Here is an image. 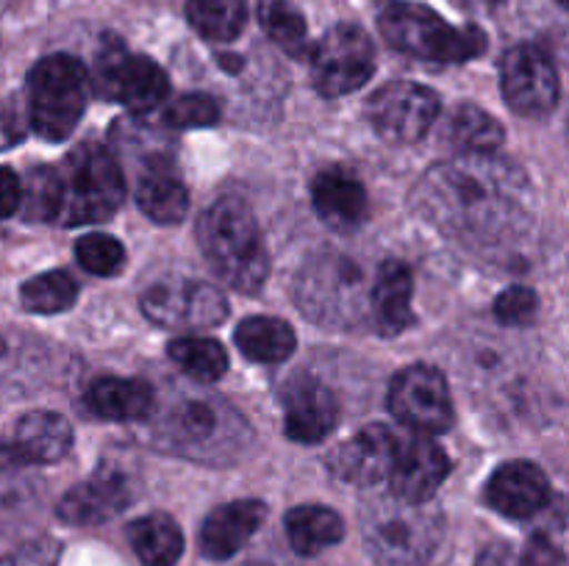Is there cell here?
I'll list each match as a JSON object with an SVG mask.
<instances>
[{"mask_svg":"<svg viewBox=\"0 0 569 566\" xmlns=\"http://www.w3.org/2000/svg\"><path fill=\"white\" fill-rule=\"evenodd\" d=\"M411 203L437 231L476 250L520 242L537 214L526 170L498 153L439 161L420 178Z\"/></svg>","mask_w":569,"mask_h":566,"instance_id":"6da1fadb","label":"cell"},{"mask_svg":"<svg viewBox=\"0 0 569 566\" xmlns=\"http://www.w3.org/2000/svg\"><path fill=\"white\" fill-rule=\"evenodd\" d=\"M156 442L167 453L206 464H226L250 447L253 433L226 400L183 394L172 400L156 420Z\"/></svg>","mask_w":569,"mask_h":566,"instance_id":"7a4b0ae2","label":"cell"},{"mask_svg":"<svg viewBox=\"0 0 569 566\" xmlns=\"http://www.w3.org/2000/svg\"><path fill=\"white\" fill-rule=\"evenodd\" d=\"M198 239L222 283L242 294H253L264 286L270 275V255L244 200L222 198L209 205L200 216Z\"/></svg>","mask_w":569,"mask_h":566,"instance_id":"3957f363","label":"cell"},{"mask_svg":"<svg viewBox=\"0 0 569 566\" xmlns=\"http://www.w3.org/2000/svg\"><path fill=\"white\" fill-rule=\"evenodd\" d=\"M361 533L378 566H428L442 544L445 519L428 503H403L389 494L365 503Z\"/></svg>","mask_w":569,"mask_h":566,"instance_id":"277c9868","label":"cell"},{"mask_svg":"<svg viewBox=\"0 0 569 566\" xmlns=\"http://www.w3.org/2000/svg\"><path fill=\"white\" fill-rule=\"evenodd\" d=\"M370 281L365 270L342 253H317L295 281V300L311 322L326 327H353L370 314Z\"/></svg>","mask_w":569,"mask_h":566,"instance_id":"5b68a950","label":"cell"},{"mask_svg":"<svg viewBox=\"0 0 569 566\" xmlns=\"http://www.w3.org/2000/svg\"><path fill=\"white\" fill-rule=\"evenodd\" d=\"M378 28L395 50L437 64H459L487 48L483 31L450 26L428 6L409 0H387L378 11Z\"/></svg>","mask_w":569,"mask_h":566,"instance_id":"8992f818","label":"cell"},{"mask_svg":"<svg viewBox=\"0 0 569 566\" xmlns=\"http://www.w3.org/2000/svg\"><path fill=\"white\" fill-rule=\"evenodd\" d=\"M56 175L61 189L59 222L64 225L109 220L126 200L120 161L94 142L72 150L61 166H56Z\"/></svg>","mask_w":569,"mask_h":566,"instance_id":"52a82bcc","label":"cell"},{"mask_svg":"<svg viewBox=\"0 0 569 566\" xmlns=\"http://www.w3.org/2000/svg\"><path fill=\"white\" fill-rule=\"evenodd\" d=\"M89 72L76 55L56 53L28 72V122L48 142H61L76 131L87 109Z\"/></svg>","mask_w":569,"mask_h":566,"instance_id":"ba28073f","label":"cell"},{"mask_svg":"<svg viewBox=\"0 0 569 566\" xmlns=\"http://www.w3.org/2000/svg\"><path fill=\"white\" fill-rule=\"evenodd\" d=\"M100 98L117 100L133 111H150L164 103L170 78L148 55H131L114 37H106L94 61L92 81Z\"/></svg>","mask_w":569,"mask_h":566,"instance_id":"9c48e42d","label":"cell"},{"mask_svg":"<svg viewBox=\"0 0 569 566\" xmlns=\"http://www.w3.org/2000/svg\"><path fill=\"white\" fill-rule=\"evenodd\" d=\"M376 72V48L359 26H333L311 50V78L317 92L342 98L365 87Z\"/></svg>","mask_w":569,"mask_h":566,"instance_id":"30bf717a","label":"cell"},{"mask_svg":"<svg viewBox=\"0 0 569 566\" xmlns=\"http://www.w3.org/2000/svg\"><path fill=\"white\" fill-rule=\"evenodd\" d=\"M142 314L164 327H217L228 316V300L217 286L189 277H164L142 292Z\"/></svg>","mask_w":569,"mask_h":566,"instance_id":"8fae6325","label":"cell"},{"mask_svg":"<svg viewBox=\"0 0 569 566\" xmlns=\"http://www.w3.org/2000/svg\"><path fill=\"white\" fill-rule=\"evenodd\" d=\"M389 411L411 431L437 436L453 425V400L439 370L415 364L400 372L389 386Z\"/></svg>","mask_w":569,"mask_h":566,"instance_id":"7c38bea8","label":"cell"},{"mask_svg":"<svg viewBox=\"0 0 569 566\" xmlns=\"http://www.w3.org/2000/svg\"><path fill=\"white\" fill-rule=\"evenodd\" d=\"M439 114V98L428 87L411 81H392L376 89L367 103L372 128L387 142L415 144L431 131Z\"/></svg>","mask_w":569,"mask_h":566,"instance_id":"4fadbf2b","label":"cell"},{"mask_svg":"<svg viewBox=\"0 0 569 566\" xmlns=\"http://www.w3.org/2000/svg\"><path fill=\"white\" fill-rule=\"evenodd\" d=\"M500 89L517 114L548 117L559 103V72L537 44H517L500 61Z\"/></svg>","mask_w":569,"mask_h":566,"instance_id":"5bb4252c","label":"cell"},{"mask_svg":"<svg viewBox=\"0 0 569 566\" xmlns=\"http://www.w3.org/2000/svg\"><path fill=\"white\" fill-rule=\"evenodd\" d=\"M133 499V483L117 466H100L92 477L76 483L70 492L61 497L59 514L61 522L76 527L103 525V522L114 519L117 514L131 505Z\"/></svg>","mask_w":569,"mask_h":566,"instance_id":"9a60e30c","label":"cell"},{"mask_svg":"<svg viewBox=\"0 0 569 566\" xmlns=\"http://www.w3.org/2000/svg\"><path fill=\"white\" fill-rule=\"evenodd\" d=\"M400 438L387 425H367L350 442L339 444L328 455V469L345 483L356 486H376L387 481L398 458Z\"/></svg>","mask_w":569,"mask_h":566,"instance_id":"2e32d148","label":"cell"},{"mask_svg":"<svg viewBox=\"0 0 569 566\" xmlns=\"http://www.w3.org/2000/svg\"><path fill=\"white\" fill-rule=\"evenodd\" d=\"M283 431L298 444H317L337 427L339 400L326 383L298 377L283 392Z\"/></svg>","mask_w":569,"mask_h":566,"instance_id":"e0dca14e","label":"cell"},{"mask_svg":"<svg viewBox=\"0 0 569 566\" xmlns=\"http://www.w3.org/2000/svg\"><path fill=\"white\" fill-rule=\"evenodd\" d=\"M450 472V458L437 442L431 438H415V442H400L398 458L389 472V488L392 497L403 503H428Z\"/></svg>","mask_w":569,"mask_h":566,"instance_id":"ac0fdd59","label":"cell"},{"mask_svg":"<svg viewBox=\"0 0 569 566\" xmlns=\"http://www.w3.org/2000/svg\"><path fill=\"white\" fill-rule=\"evenodd\" d=\"M548 497V477L531 461H509L487 483V503L509 519H528L539 514Z\"/></svg>","mask_w":569,"mask_h":566,"instance_id":"d6986e66","label":"cell"},{"mask_svg":"<svg viewBox=\"0 0 569 566\" xmlns=\"http://www.w3.org/2000/svg\"><path fill=\"white\" fill-rule=\"evenodd\" d=\"M267 505L259 499H237L211 511L200 530V549L209 560H228L264 525Z\"/></svg>","mask_w":569,"mask_h":566,"instance_id":"ffe728a7","label":"cell"},{"mask_svg":"<svg viewBox=\"0 0 569 566\" xmlns=\"http://www.w3.org/2000/svg\"><path fill=\"white\" fill-rule=\"evenodd\" d=\"M311 203L333 231H353L367 220V189L345 170H322L311 183Z\"/></svg>","mask_w":569,"mask_h":566,"instance_id":"44dd1931","label":"cell"},{"mask_svg":"<svg viewBox=\"0 0 569 566\" xmlns=\"http://www.w3.org/2000/svg\"><path fill=\"white\" fill-rule=\"evenodd\" d=\"M153 388L133 377H98L87 392V408L100 420L139 422L153 414Z\"/></svg>","mask_w":569,"mask_h":566,"instance_id":"7402d4cb","label":"cell"},{"mask_svg":"<svg viewBox=\"0 0 569 566\" xmlns=\"http://www.w3.org/2000/svg\"><path fill=\"white\" fill-rule=\"evenodd\" d=\"M72 447V427L53 411H33L20 420L14 431V449L28 464H53Z\"/></svg>","mask_w":569,"mask_h":566,"instance_id":"603a6c76","label":"cell"},{"mask_svg":"<svg viewBox=\"0 0 569 566\" xmlns=\"http://www.w3.org/2000/svg\"><path fill=\"white\" fill-rule=\"evenodd\" d=\"M415 281L403 261H383L370 292V309L383 333H400L415 322L411 314Z\"/></svg>","mask_w":569,"mask_h":566,"instance_id":"cb8c5ba5","label":"cell"},{"mask_svg":"<svg viewBox=\"0 0 569 566\" xmlns=\"http://www.w3.org/2000/svg\"><path fill=\"white\" fill-rule=\"evenodd\" d=\"M287 536L300 558L322 553L342 542L345 522L337 511L326 505H298L287 514Z\"/></svg>","mask_w":569,"mask_h":566,"instance_id":"d4e9b609","label":"cell"},{"mask_svg":"<svg viewBox=\"0 0 569 566\" xmlns=\"http://www.w3.org/2000/svg\"><path fill=\"white\" fill-rule=\"evenodd\" d=\"M233 342L248 355L250 361H261V364H281L295 353V331L283 320L276 316H248L239 322Z\"/></svg>","mask_w":569,"mask_h":566,"instance_id":"484cf974","label":"cell"},{"mask_svg":"<svg viewBox=\"0 0 569 566\" xmlns=\"http://www.w3.org/2000/svg\"><path fill=\"white\" fill-rule=\"evenodd\" d=\"M128 538L144 566H176L183 553L181 527L164 514H150L131 522Z\"/></svg>","mask_w":569,"mask_h":566,"instance_id":"4316f807","label":"cell"},{"mask_svg":"<svg viewBox=\"0 0 569 566\" xmlns=\"http://www.w3.org/2000/svg\"><path fill=\"white\" fill-rule=\"evenodd\" d=\"M137 205L159 225H176L189 211L187 186L170 170L144 172L137 183Z\"/></svg>","mask_w":569,"mask_h":566,"instance_id":"83f0119b","label":"cell"},{"mask_svg":"<svg viewBox=\"0 0 569 566\" xmlns=\"http://www.w3.org/2000/svg\"><path fill=\"white\" fill-rule=\"evenodd\" d=\"M445 137L459 153H495L503 144L506 133L500 122L476 105H459L450 114Z\"/></svg>","mask_w":569,"mask_h":566,"instance_id":"f1b7e54d","label":"cell"},{"mask_svg":"<svg viewBox=\"0 0 569 566\" xmlns=\"http://www.w3.org/2000/svg\"><path fill=\"white\" fill-rule=\"evenodd\" d=\"M187 17L209 42H231L248 22V0H189Z\"/></svg>","mask_w":569,"mask_h":566,"instance_id":"f546056e","label":"cell"},{"mask_svg":"<svg viewBox=\"0 0 569 566\" xmlns=\"http://www.w3.org/2000/svg\"><path fill=\"white\" fill-rule=\"evenodd\" d=\"M259 20L278 48L287 50L292 59H303L309 50V28L292 0H261Z\"/></svg>","mask_w":569,"mask_h":566,"instance_id":"4dcf8cb0","label":"cell"},{"mask_svg":"<svg viewBox=\"0 0 569 566\" xmlns=\"http://www.w3.org/2000/svg\"><path fill=\"white\" fill-rule=\"evenodd\" d=\"M170 358L198 383H214L226 375L228 355L220 342L203 336H181L167 347Z\"/></svg>","mask_w":569,"mask_h":566,"instance_id":"1f68e13d","label":"cell"},{"mask_svg":"<svg viewBox=\"0 0 569 566\" xmlns=\"http://www.w3.org/2000/svg\"><path fill=\"white\" fill-rule=\"evenodd\" d=\"M78 297V283L67 272H44V275L31 277L22 283L20 300L33 314H59L67 311Z\"/></svg>","mask_w":569,"mask_h":566,"instance_id":"d6a6232c","label":"cell"},{"mask_svg":"<svg viewBox=\"0 0 569 566\" xmlns=\"http://www.w3.org/2000/svg\"><path fill=\"white\" fill-rule=\"evenodd\" d=\"M22 214L31 222H59L61 189L56 166H39L22 186Z\"/></svg>","mask_w":569,"mask_h":566,"instance_id":"836d02e7","label":"cell"},{"mask_svg":"<svg viewBox=\"0 0 569 566\" xmlns=\"http://www.w3.org/2000/svg\"><path fill=\"white\" fill-rule=\"evenodd\" d=\"M78 264L100 277H111L126 266V247L109 233H87L76 244Z\"/></svg>","mask_w":569,"mask_h":566,"instance_id":"e575fe53","label":"cell"},{"mask_svg":"<svg viewBox=\"0 0 569 566\" xmlns=\"http://www.w3.org/2000/svg\"><path fill=\"white\" fill-rule=\"evenodd\" d=\"M220 120V103L211 94H181L164 109V122L176 131L183 128H209Z\"/></svg>","mask_w":569,"mask_h":566,"instance_id":"d590c367","label":"cell"},{"mask_svg":"<svg viewBox=\"0 0 569 566\" xmlns=\"http://www.w3.org/2000/svg\"><path fill=\"white\" fill-rule=\"evenodd\" d=\"M539 300L531 289L526 286H511L495 300V316L503 325H528L537 316Z\"/></svg>","mask_w":569,"mask_h":566,"instance_id":"8d00e7d4","label":"cell"},{"mask_svg":"<svg viewBox=\"0 0 569 566\" xmlns=\"http://www.w3.org/2000/svg\"><path fill=\"white\" fill-rule=\"evenodd\" d=\"M28 128V109H22L20 100H6L0 105V150L11 148V144H20L26 139Z\"/></svg>","mask_w":569,"mask_h":566,"instance_id":"74e56055","label":"cell"},{"mask_svg":"<svg viewBox=\"0 0 569 566\" xmlns=\"http://www.w3.org/2000/svg\"><path fill=\"white\" fill-rule=\"evenodd\" d=\"M53 564H56V544L50 542L28 544V547H22L20 553L0 558V566H53Z\"/></svg>","mask_w":569,"mask_h":566,"instance_id":"f35d334b","label":"cell"},{"mask_svg":"<svg viewBox=\"0 0 569 566\" xmlns=\"http://www.w3.org/2000/svg\"><path fill=\"white\" fill-rule=\"evenodd\" d=\"M22 200V183L9 166H0V220L14 214L20 209Z\"/></svg>","mask_w":569,"mask_h":566,"instance_id":"ab89813d","label":"cell"},{"mask_svg":"<svg viewBox=\"0 0 569 566\" xmlns=\"http://www.w3.org/2000/svg\"><path fill=\"white\" fill-rule=\"evenodd\" d=\"M239 566H311V564H306V560H298V558H289V555L283 553H256Z\"/></svg>","mask_w":569,"mask_h":566,"instance_id":"60d3db41","label":"cell"},{"mask_svg":"<svg viewBox=\"0 0 569 566\" xmlns=\"http://www.w3.org/2000/svg\"><path fill=\"white\" fill-rule=\"evenodd\" d=\"M478 566H517L515 558H511L509 547H492L481 555Z\"/></svg>","mask_w":569,"mask_h":566,"instance_id":"b9f144b4","label":"cell"},{"mask_svg":"<svg viewBox=\"0 0 569 566\" xmlns=\"http://www.w3.org/2000/svg\"><path fill=\"white\" fill-rule=\"evenodd\" d=\"M20 455H17V449H14V444H6V442H0V472H6V469H11V466H17L20 464Z\"/></svg>","mask_w":569,"mask_h":566,"instance_id":"7bdbcfd3","label":"cell"},{"mask_svg":"<svg viewBox=\"0 0 569 566\" xmlns=\"http://www.w3.org/2000/svg\"><path fill=\"white\" fill-rule=\"evenodd\" d=\"M561 3H565V0H561Z\"/></svg>","mask_w":569,"mask_h":566,"instance_id":"ee69618b","label":"cell"}]
</instances>
